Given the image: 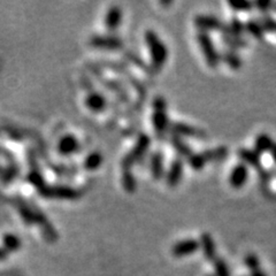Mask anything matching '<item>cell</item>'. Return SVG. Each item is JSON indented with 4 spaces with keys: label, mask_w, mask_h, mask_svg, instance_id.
<instances>
[{
    "label": "cell",
    "mask_w": 276,
    "mask_h": 276,
    "mask_svg": "<svg viewBox=\"0 0 276 276\" xmlns=\"http://www.w3.org/2000/svg\"><path fill=\"white\" fill-rule=\"evenodd\" d=\"M28 179H29V182L32 183L36 188H38L39 190L41 189V188H44L46 186L43 175L40 174V171L38 169L30 171V174H29V176H28Z\"/></svg>",
    "instance_id": "f546056e"
},
{
    "label": "cell",
    "mask_w": 276,
    "mask_h": 276,
    "mask_svg": "<svg viewBox=\"0 0 276 276\" xmlns=\"http://www.w3.org/2000/svg\"><path fill=\"white\" fill-rule=\"evenodd\" d=\"M35 222L40 225L41 232H43L45 238H48V241H50V242L57 241V238H58L57 232L52 227V224L49 222L48 217H46L39 210H35Z\"/></svg>",
    "instance_id": "2e32d148"
},
{
    "label": "cell",
    "mask_w": 276,
    "mask_h": 276,
    "mask_svg": "<svg viewBox=\"0 0 276 276\" xmlns=\"http://www.w3.org/2000/svg\"><path fill=\"white\" fill-rule=\"evenodd\" d=\"M124 59L128 62H130L131 65L138 67V68L145 70V72H150V66L145 64V61L142 59L140 56H137L135 52L132 51H125L124 52Z\"/></svg>",
    "instance_id": "484cf974"
},
{
    "label": "cell",
    "mask_w": 276,
    "mask_h": 276,
    "mask_svg": "<svg viewBox=\"0 0 276 276\" xmlns=\"http://www.w3.org/2000/svg\"><path fill=\"white\" fill-rule=\"evenodd\" d=\"M39 194L44 198H52V199H67L74 200L78 199L82 196V192L76 188H72L68 186H46L41 188Z\"/></svg>",
    "instance_id": "277c9868"
},
{
    "label": "cell",
    "mask_w": 276,
    "mask_h": 276,
    "mask_svg": "<svg viewBox=\"0 0 276 276\" xmlns=\"http://www.w3.org/2000/svg\"><path fill=\"white\" fill-rule=\"evenodd\" d=\"M153 114H152V124L158 135L159 140H161L167 130H169V121L167 115V103L166 100L158 96L153 99Z\"/></svg>",
    "instance_id": "3957f363"
},
{
    "label": "cell",
    "mask_w": 276,
    "mask_h": 276,
    "mask_svg": "<svg viewBox=\"0 0 276 276\" xmlns=\"http://www.w3.org/2000/svg\"><path fill=\"white\" fill-rule=\"evenodd\" d=\"M122 22V10L119 6H112L105 16V26L110 32H114Z\"/></svg>",
    "instance_id": "e0dca14e"
},
{
    "label": "cell",
    "mask_w": 276,
    "mask_h": 276,
    "mask_svg": "<svg viewBox=\"0 0 276 276\" xmlns=\"http://www.w3.org/2000/svg\"><path fill=\"white\" fill-rule=\"evenodd\" d=\"M150 145H151V138H150L149 135H146V133L141 132L137 136L135 145L132 146V149L125 154L122 161H121L122 170H131L132 166L145 157L146 152L150 149Z\"/></svg>",
    "instance_id": "7a4b0ae2"
},
{
    "label": "cell",
    "mask_w": 276,
    "mask_h": 276,
    "mask_svg": "<svg viewBox=\"0 0 276 276\" xmlns=\"http://www.w3.org/2000/svg\"><path fill=\"white\" fill-rule=\"evenodd\" d=\"M214 261H215V271L217 276H230L228 267L222 259L217 258Z\"/></svg>",
    "instance_id": "1f68e13d"
},
{
    "label": "cell",
    "mask_w": 276,
    "mask_h": 276,
    "mask_svg": "<svg viewBox=\"0 0 276 276\" xmlns=\"http://www.w3.org/2000/svg\"><path fill=\"white\" fill-rule=\"evenodd\" d=\"M228 5L235 12H250L253 7V4L248 2H229Z\"/></svg>",
    "instance_id": "4dcf8cb0"
},
{
    "label": "cell",
    "mask_w": 276,
    "mask_h": 276,
    "mask_svg": "<svg viewBox=\"0 0 276 276\" xmlns=\"http://www.w3.org/2000/svg\"><path fill=\"white\" fill-rule=\"evenodd\" d=\"M145 43L148 45L151 54V65H150V75H156L159 73L168 59V50L162 43L159 36L152 30L145 32Z\"/></svg>",
    "instance_id": "6da1fadb"
},
{
    "label": "cell",
    "mask_w": 276,
    "mask_h": 276,
    "mask_svg": "<svg viewBox=\"0 0 276 276\" xmlns=\"http://www.w3.org/2000/svg\"><path fill=\"white\" fill-rule=\"evenodd\" d=\"M4 245L8 251H16L19 250L21 242L20 238L16 237L13 234H7V235L4 236Z\"/></svg>",
    "instance_id": "f1b7e54d"
},
{
    "label": "cell",
    "mask_w": 276,
    "mask_h": 276,
    "mask_svg": "<svg viewBox=\"0 0 276 276\" xmlns=\"http://www.w3.org/2000/svg\"><path fill=\"white\" fill-rule=\"evenodd\" d=\"M249 178V167L242 164H238L234 167L232 173L229 175V184L234 189H241L245 186Z\"/></svg>",
    "instance_id": "30bf717a"
},
{
    "label": "cell",
    "mask_w": 276,
    "mask_h": 276,
    "mask_svg": "<svg viewBox=\"0 0 276 276\" xmlns=\"http://www.w3.org/2000/svg\"><path fill=\"white\" fill-rule=\"evenodd\" d=\"M188 161H189V166L194 170H202L205 165H206V161H205L202 152L194 153L189 159H188Z\"/></svg>",
    "instance_id": "83f0119b"
},
{
    "label": "cell",
    "mask_w": 276,
    "mask_h": 276,
    "mask_svg": "<svg viewBox=\"0 0 276 276\" xmlns=\"http://www.w3.org/2000/svg\"><path fill=\"white\" fill-rule=\"evenodd\" d=\"M205 161L207 162H220L223 161L228 157V149L224 146H219V148L212 150H205L202 152Z\"/></svg>",
    "instance_id": "ffe728a7"
},
{
    "label": "cell",
    "mask_w": 276,
    "mask_h": 276,
    "mask_svg": "<svg viewBox=\"0 0 276 276\" xmlns=\"http://www.w3.org/2000/svg\"><path fill=\"white\" fill-rule=\"evenodd\" d=\"M199 246H200V244H199L198 241L189 238V240L181 241V242H178V243L175 244L173 248H171V254L176 258L189 256V254L197 252Z\"/></svg>",
    "instance_id": "8fae6325"
},
{
    "label": "cell",
    "mask_w": 276,
    "mask_h": 276,
    "mask_svg": "<svg viewBox=\"0 0 276 276\" xmlns=\"http://www.w3.org/2000/svg\"><path fill=\"white\" fill-rule=\"evenodd\" d=\"M238 158L241 159L242 162L248 167L254 169L258 173L259 176H260L262 173L261 169V164H260V158H259L258 154L253 151V150L249 149H241L238 150Z\"/></svg>",
    "instance_id": "4fadbf2b"
},
{
    "label": "cell",
    "mask_w": 276,
    "mask_h": 276,
    "mask_svg": "<svg viewBox=\"0 0 276 276\" xmlns=\"http://www.w3.org/2000/svg\"><path fill=\"white\" fill-rule=\"evenodd\" d=\"M220 59L232 69H240L242 67V59L240 56L235 51H232V50H227V51L221 53Z\"/></svg>",
    "instance_id": "7402d4cb"
},
{
    "label": "cell",
    "mask_w": 276,
    "mask_h": 276,
    "mask_svg": "<svg viewBox=\"0 0 276 276\" xmlns=\"http://www.w3.org/2000/svg\"><path fill=\"white\" fill-rule=\"evenodd\" d=\"M221 40L223 41L224 45H227L228 48L232 49V51L237 49H243L245 48L248 43L241 37H235V36H227V35H221Z\"/></svg>",
    "instance_id": "d4e9b609"
},
{
    "label": "cell",
    "mask_w": 276,
    "mask_h": 276,
    "mask_svg": "<svg viewBox=\"0 0 276 276\" xmlns=\"http://www.w3.org/2000/svg\"><path fill=\"white\" fill-rule=\"evenodd\" d=\"M151 171L154 179H161L165 175L164 168V154L160 151H157L151 157Z\"/></svg>",
    "instance_id": "d6986e66"
},
{
    "label": "cell",
    "mask_w": 276,
    "mask_h": 276,
    "mask_svg": "<svg viewBox=\"0 0 276 276\" xmlns=\"http://www.w3.org/2000/svg\"><path fill=\"white\" fill-rule=\"evenodd\" d=\"M197 41L200 46V50L205 57L207 65L210 68H216L220 64V56L217 53L214 43L207 32L199 31L197 33Z\"/></svg>",
    "instance_id": "5b68a950"
},
{
    "label": "cell",
    "mask_w": 276,
    "mask_h": 276,
    "mask_svg": "<svg viewBox=\"0 0 276 276\" xmlns=\"http://www.w3.org/2000/svg\"><path fill=\"white\" fill-rule=\"evenodd\" d=\"M7 257V251H5L4 249H0V260H3V259H5Z\"/></svg>",
    "instance_id": "836d02e7"
},
{
    "label": "cell",
    "mask_w": 276,
    "mask_h": 276,
    "mask_svg": "<svg viewBox=\"0 0 276 276\" xmlns=\"http://www.w3.org/2000/svg\"><path fill=\"white\" fill-rule=\"evenodd\" d=\"M122 186L123 189L129 194H132L136 190V178L132 175L131 170H122Z\"/></svg>",
    "instance_id": "4316f807"
},
{
    "label": "cell",
    "mask_w": 276,
    "mask_h": 276,
    "mask_svg": "<svg viewBox=\"0 0 276 276\" xmlns=\"http://www.w3.org/2000/svg\"><path fill=\"white\" fill-rule=\"evenodd\" d=\"M199 244L202 245L205 258L210 261L215 260L216 259L215 243H214V241H213V237L210 235V234H207V233L202 234V236H200V243Z\"/></svg>",
    "instance_id": "ac0fdd59"
},
{
    "label": "cell",
    "mask_w": 276,
    "mask_h": 276,
    "mask_svg": "<svg viewBox=\"0 0 276 276\" xmlns=\"http://www.w3.org/2000/svg\"><path fill=\"white\" fill-rule=\"evenodd\" d=\"M261 184L266 195L276 198V173L266 175V176L261 179Z\"/></svg>",
    "instance_id": "cb8c5ba5"
},
{
    "label": "cell",
    "mask_w": 276,
    "mask_h": 276,
    "mask_svg": "<svg viewBox=\"0 0 276 276\" xmlns=\"http://www.w3.org/2000/svg\"><path fill=\"white\" fill-rule=\"evenodd\" d=\"M169 142H170V145L173 146V149L177 152V154L179 157L189 159L192 156V154H194L191 151L190 146L188 145L186 142L182 140L181 137L171 135L170 138H169Z\"/></svg>",
    "instance_id": "44dd1931"
},
{
    "label": "cell",
    "mask_w": 276,
    "mask_h": 276,
    "mask_svg": "<svg viewBox=\"0 0 276 276\" xmlns=\"http://www.w3.org/2000/svg\"><path fill=\"white\" fill-rule=\"evenodd\" d=\"M85 106L91 112L103 113L107 108V99L104 95L99 94L97 91L89 92V95L85 98Z\"/></svg>",
    "instance_id": "5bb4252c"
},
{
    "label": "cell",
    "mask_w": 276,
    "mask_h": 276,
    "mask_svg": "<svg viewBox=\"0 0 276 276\" xmlns=\"http://www.w3.org/2000/svg\"><path fill=\"white\" fill-rule=\"evenodd\" d=\"M90 70L91 73L95 75L96 77H97L98 81L102 82V84L106 87V89L111 90L114 92V94L118 96V98L120 100H122V103L128 104L129 100V95L127 90H125V87L121 84V82L116 81V79H112V78H106L104 75L100 72V67L99 65H92L90 66Z\"/></svg>",
    "instance_id": "8992f818"
},
{
    "label": "cell",
    "mask_w": 276,
    "mask_h": 276,
    "mask_svg": "<svg viewBox=\"0 0 276 276\" xmlns=\"http://www.w3.org/2000/svg\"><path fill=\"white\" fill-rule=\"evenodd\" d=\"M104 161V158L102 154L99 152H91L86 156V158L84 159V162H83V167H84V169L92 171L98 169L100 166H102Z\"/></svg>",
    "instance_id": "603a6c76"
},
{
    "label": "cell",
    "mask_w": 276,
    "mask_h": 276,
    "mask_svg": "<svg viewBox=\"0 0 276 276\" xmlns=\"http://www.w3.org/2000/svg\"><path fill=\"white\" fill-rule=\"evenodd\" d=\"M195 24L200 31L207 32L208 31H219L223 33L227 27V23H224L216 16L213 15H198L195 19Z\"/></svg>",
    "instance_id": "ba28073f"
},
{
    "label": "cell",
    "mask_w": 276,
    "mask_h": 276,
    "mask_svg": "<svg viewBox=\"0 0 276 276\" xmlns=\"http://www.w3.org/2000/svg\"><path fill=\"white\" fill-rule=\"evenodd\" d=\"M183 175V161L181 158H176L170 164V167L166 175V182L168 187L175 188L178 186L179 181L182 179Z\"/></svg>",
    "instance_id": "9a60e30c"
},
{
    "label": "cell",
    "mask_w": 276,
    "mask_h": 276,
    "mask_svg": "<svg viewBox=\"0 0 276 276\" xmlns=\"http://www.w3.org/2000/svg\"><path fill=\"white\" fill-rule=\"evenodd\" d=\"M169 131L171 135L177 137H195L199 140H204L206 137V133L202 129L182 122H171L169 124Z\"/></svg>",
    "instance_id": "9c48e42d"
},
{
    "label": "cell",
    "mask_w": 276,
    "mask_h": 276,
    "mask_svg": "<svg viewBox=\"0 0 276 276\" xmlns=\"http://www.w3.org/2000/svg\"><path fill=\"white\" fill-rule=\"evenodd\" d=\"M89 44L91 48L104 51H118L123 48V41L114 35H95L92 36Z\"/></svg>",
    "instance_id": "52a82bcc"
},
{
    "label": "cell",
    "mask_w": 276,
    "mask_h": 276,
    "mask_svg": "<svg viewBox=\"0 0 276 276\" xmlns=\"http://www.w3.org/2000/svg\"><path fill=\"white\" fill-rule=\"evenodd\" d=\"M252 276H265V275L261 273L260 269H259V267H258V268L252 269Z\"/></svg>",
    "instance_id": "d6a6232c"
},
{
    "label": "cell",
    "mask_w": 276,
    "mask_h": 276,
    "mask_svg": "<svg viewBox=\"0 0 276 276\" xmlns=\"http://www.w3.org/2000/svg\"><path fill=\"white\" fill-rule=\"evenodd\" d=\"M79 142L74 135H65L58 143V152L64 157H69L78 152Z\"/></svg>",
    "instance_id": "7c38bea8"
}]
</instances>
